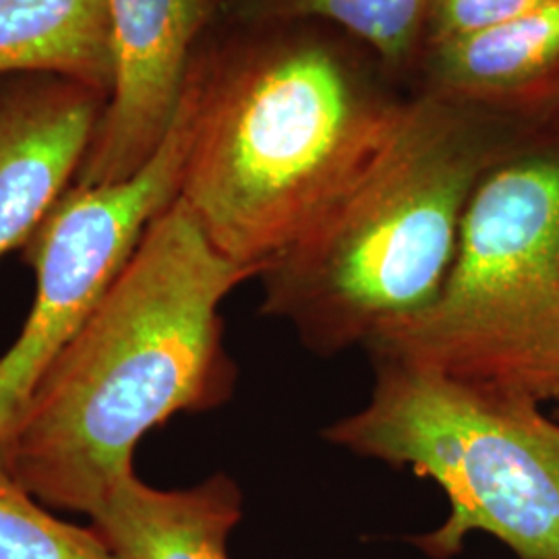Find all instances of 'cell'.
Returning a JSON list of instances; mask_svg holds the SVG:
<instances>
[{
	"instance_id": "6da1fadb",
	"label": "cell",
	"mask_w": 559,
	"mask_h": 559,
	"mask_svg": "<svg viewBox=\"0 0 559 559\" xmlns=\"http://www.w3.org/2000/svg\"><path fill=\"white\" fill-rule=\"evenodd\" d=\"M249 278L260 270L221 253L175 201L41 373L0 468L44 506L90 516L135 473L147 431L233 396L221 305Z\"/></svg>"
},
{
	"instance_id": "7a4b0ae2",
	"label": "cell",
	"mask_w": 559,
	"mask_h": 559,
	"mask_svg": "<svg viewBox=\"0 0 559 559\" xmlns=\"http://www.w3.org/2000/svg\"><path fill=\"white\" fill-rule=\"evenodd\" d=\"M402 108L320 41L265 46L212 78L201 71L179 198L221 253L261 274L359 180Z\"/></svg>"
},
{
	"instance_id": "3957f363",
	"label": "cell",
	"mask_w": 559,
	"mask_h": 559,
	"mask_svg": "<svg viewBox=\"0 0 559 559\" xmlns=\"http://www.w3.org/2000/svg\"><path fill=\"white\" fill-rule=\"evenodd\" d=\"M443 98L402 108L346 195L261 270V313L316 355L362 346L440 295L479 180L519 154Z\"/></svg>"
},
{
	"instance_id": "277c9868",
	"label": "cell",
	"mask_w": 559,
	"mask_h": 559,
	"mask_svg": "<svg viewBox=\"0 0 559 559\" xmlns=\"http://www.w3.org/2000/svg\"><path fill=\"white\" fill-rule=\"evenodd\" d=\"M362 348L373 362L559 404V145L526 147L479 180L440 295Z\"/></svg>"
},
{
	"instance_id": "5b68a950",
	"label": "cell",
	"mask_w": 559,
	"mask_h": 559,
	"mask_svg": "<svg viewBox=\"0 0 559 559\" xmlns=\"http://www.w3.org/2000/svg\"><path fill=\"white\" fill-rule=\"evenodd\" d=\"M373 367L367 404L323 438L440 487L450 510L408 539L420 554L456 558L483 533L516 559H559V423L539 402L399 362Z\"/></svg>"
},
{
	"instance_id": "8992f818",
	"label": "cell",
	"mask_w": 559,
	"mask_h": 559,
	"mask_svg": "<svg viewBox=\"0 0 559 559\" xmlns=\"http://www.w3.org/2000/svg\"><path fill=\"white\" fill-rule=\"evenodd\" d=\"M200 100L201 71L193 69L152 160L122 182L71 185L25 240L36 300L20 338L0 357V452L41 373L98 307L150 224L179 200Z\"/></svg>"
},
{
	"instance_id": "52a82bcc",
	"label": "cell",
	"mask_w": 559,
	"mask_h": 559,
	"mask_svg": "<svg viewBox=\"0 0 559 559\" xmlns=\"http://www.w3.org/2000/svg\"><path fill=\"white\" fill-rule=\"evenodd\" d=\"M214 0H108L112 83L73 185L131 179L177 119Z\"/></svg>"
},
{
	"instance_id": "ba28073f",
	"label": "cell",
	"mask_w": 559,
	"mask_h": 559,
	"mask_svg": "<svg viewBox=\"0 0 559 559\" xmlns=\"http://www.w3.org/2000/svg\"><path fill=\"white\" fill-rule=\"evenodd\" d=\"M104 98L64 80L0 98V258L23 247L73 185Z\"/></svg>"
},
{
	"instance_id": "9c48e42d",
	"label": "cell",
	"mask_w": 559,
	"mask_h": 559,
	"mask_svg": "<svg viewBox=\"0 0 559 559\" xmlns=\"http://www.w3.org/2000/svg\"><path fill=\"white\" fill-rule=\"evenodd\" d=\"M240 519V487L224 473L168 491L133 473L90 514V528L122 559H228Z\"/></svg>"
},
{
	"instance_id": "30bf717a",
	"label": "cell",
	"mask_w": 559,
	"mask_h": 559,
	"mask_svg": "<svg viewBox=\"0 0 559 559\" xmlns=\"http://www.w3.org/2000/svg\"><path fill=\"white\" fill-rule=\"evenodd\" d=\"M433 50L443 100L545 108L559 96V0Z\"/></svg>"
},
{
	"instance_id": "8fae6325",
	"label": "cell",
	"mask_w": 559,
	"mask_h": 559,
	"mask_svg": "<svg viewBox=\"0 0 559 559\" xmlns=\"http://www.w3.org/2000/svg\"><path fill=\"white\" fill-rule=\"evenodd\" d=\"M41 73L108 98V0H0V75Z\"/></svg>"
},
{
	"instance_id": "7c38bea8",
	"label": "cell",
	"mask_w": 559,
	"mask_h": 559,
	"mask_svg": "<svg viewBox=\"0 0 559 559\" xmlns=\"http://www.w3.org/2000/svg\"><path fill=\"white\" fill-rule=\"evenodd\" d=\"M284 17H320L367 41L383 59L404 60L427 34L433 0H265Z\"/></svg>"
},
{
	"instance_id": "4fadbf2b",
	"label": "cell",
	"mask_w": 559,
	"mask_h": 559,
	"mask_svg": "<svg viewBox=\"0 0 559 559\" xmlns=\"http://www.w3.org/2000/svg\"><path fill=\"white\" fill-rule=\"evenodd\" d=\"M0 559H122L87 526L55 519L0 468Z\"/></svg>"
},
{
	"instance_id": "5bb4252c",
	"label": "cell",
	"mask_w": 559,
	"mask_h": 559,
	"mask_svg": "<svg viewBox=\"0 0 559 559\" xmlns=\"http://www.w3.org/2000/svg\"><path fill=\"white\" fill-rule=\"evenodd\" d=\"M547 2L551 0H433L427 36L438 48L519 20Z\"/></svg>"
},
{
	"instance_id": "9a60e30c",
	"label": "cell",
	"mask_w": 559,
	"mask_h": 559,
	"mask_svg": "<svg viewBox=\"0 0 559 559\" xmlns=\"http://www.w3.org/2000/svg\"><path fill=\"white\" fill-rule=\"evenodd\" d=\"M545 108H547V110H556V112H559V96L558 98H556V100L551 102V104H547ZM551 143H556V145H559V140L551 141Z\"/></svg>"
}]
</instances>
